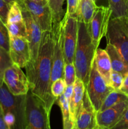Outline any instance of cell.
Instances as JSON below:
<instances>
[{
    "label": "cell",
    "mask_w": 128,
    "mask_h": 129,
    "mask_svg": "<svg viewBox=\"0 0 128 129\" xmlns=\"http://www.w3.org/2000/svg\"><path fill=\"white\" fill-rule=\"evenodd\" d=\"M53 52L52 31H43L36 62L32 67L25 68L30 90L43 101L46 109L50 112L56 100L51 92Z\"/></svg>",
    "instance_id": "6da1fadb"
},
{
    "label": "cell",
    "mask_w": 128,
    "mask_h": 129,
    "mask_svg": "<svg viewBox=\"0 0 128 129\" xmlns=\"http://www.w3.org/2000/svg\"><path fill=\"white\" fill-rule=\"evenodd\" d=\"M96 48L92 42L89 25L78 21V37L74 64L77 78L81 79L86 87L95 56Z\"/></svg>",
    "instance_id": "7a4b0ae2"
},
{
    "label": "cell",
    "mask_w": 128,
    "mask_h": 129,
    "mask_svg": "<svg viewBox=\"0 0 128 129\" xmlns=\"http://www.w3.org/2000/svg\"><path fill=\"white\" fill-rule=\"evenodd\" d=\"M26 94L14 95L5 84L0 86V105L3 115H8L15 118L14 129H26Z\"/></svg>",
    "instance_id": "3957f363"
},
{
    "label": "cell",
    "mask_w": 128,
    "mask_h": 129,
    "mask_svg": "<svg viewBox=\"0 0 128 129\" xmlns=\"http://www.w3.org/2000/svg\"><path fill=\"white\" fill-rule=\"evenodd\" d=\"M26 129H51L50 112L41 99L29 90L26 94Z\"/></svg>",
    "instance_id": "277c9868"
},
{
    "label": "cell",
    "mask_w": 128,
    "mask_h": 129,
    "mask_svg": "<svg viewBox=\"0 0 128 129\" xmlns=\"http://www.w3.org/2000/svg\"><path fill=\"white\" fill-rule=\"evenodd\" d=\"M105 37L107 42L117 49L128 65V16L110 18Z\"/></svg>",
    "instance_id": "5b68a950"
},
{
    "label": "cell",
    "mask_w": 128,
    "mask_h": 129,
    "mask_svg": "<svg viewBox=\"0 0 128 129\" xmlns=\"http://www.w3.org/2000/svg\"><path fill=\"white\" fill-rule=\"evenodd\" d=\"M65 16L59 22L53 23V52L51 75V84L56 79L63 78L64 61V30Z\"/></svg>",
    "instance_id": "8992f818"
},
{
    "label": "cell",
    "mask_w": 128,
    "mask_h": 129,
    "mask_svg": "<svg viewBox=\"0 0 128 129\" xmlns=\"http://www.w3.org/2000/svg\"><path fill=\"white\" fill-rule=\"evenodd\" d=\"M90 102L96 112H99L107 96L114 89L107 84L98 72L94 59L89 82L85 87Z\"/></svg>",
    "instance_id": "52a82bcc"
},
{
    "label": "cell",
    "mask_w": 128,
    "mask_h": 129,
    "mask_svg": "<svg viewBox=\"0 0 128 129\" xmlns=\"http://www.w3.org/2000/svg\"><path fill=\"white\" fill-rule=\"evenodd\" d=\"M18 4L22 11L23 18L26 25V38L28 42L30 50V60L26 67H32L37 60L43 31L26 10L23 0H20Z\"/></svg>",
    "instance_id": "ba28073f"
},
{
    "label": "cell",
    "mask_w": 128,
    "mask_h": 129,
    "mask_svg": "<svg viewBox=\"0 0 128 129\" xmlns=\"http://www.w3.org/2000/svg\"><path fill=\"white\" fill-rule=\"evenodd\" d=\"M111 17V10L109 6H97L94 11L89 25V31L92 42L96 49L101 39L106 35L109 20Z\"/></svg>",
    "instance_id": "9c48e42d"
},
{
    "label": "cell",
    "mask_w": 128,
    "mask_h": 129,
    "mask_svg": "<svg viewBox=\"0 0 128 129\" xmlns=\"http://www.w3.org/2000/svg\"><path fill=\"white\" fill-rule=\"evenodd\" d=\"M3 83L14 95H25L30 89V83L21 68L13 64L5 71Z\"/></svg>",
    "instance_id": "30bf717a"
},
{
    "label": "cell",
    "mask_w": 128,
    "mask_h": 129,
    "mask_svg": "<svg viewBox=\"0 0 128 129\" xmlns=\"http://www.w3.org/2000/svg\"><path fill=\"white\" fill-rule=\"evenodd\" d=\"M64 30V61L65 64L74 63L78 37V20L76 16L65 13Z\"/></svg>",
    "instance_id": "8fae6325"
},
{
    "label": "cell",
    "mask_w": 128,
    "mask_h": 129,
    "mask_svg": "<svg viewBox=\"0 0 128 129\" xmlns=\"http://www.w3.org/2000/svg\"><path fill=\"white\" fill-rule=\"evenodd\" d=\"M26 10L41 31H51L53 23L52 13L48 5H40L31 0H23Z\"/></svg>",
    "instance_id": "7c38bea8"
},
{
    "label": "cell",
    "mask_w": 128,
    "mask_h": 129,
    "mask_svg": "<svg viewBox=\"0 0 128 129\" xmlns=\"http://www.w3.org/2000/svg\"><path fill=\"white\" fill-rule=\"evenodd\" d=\"M10 58L13 63L20 68H25L30 60V50L26 38L10 35Z\"/></svg>",
    "instance_id": "4fadbf2b"
},
{
    "label": "cell",
    "mask_w": 128,
    "mask_h": 129,
    "mask_svg": "<svg viewBox=\"0 0 128 129\" xmlns=\"http://www.w3.org/2000/svg\"><path fill=\"white\" fill-rule=\"evenodd\" d=\"M128 107V100L117 103L103 111L97 112V123L99 129H110L114 126Z\"/></svg>",
    "instance_id": "5bb4252c"
},
{
    "label": "cell",
    "mask_w": 128,
    "mask_h": 129,
    "mask_svg": "<svg viewBox=\"0 0 128 129\" xmlns=\"http://www.w3.org/2000/svg\"><path fill=\"white\" fill-rule=\"evenodd\" d=\"M96 115V111L90 102L85 89L82 106L75 120L74 127L77 129H99L97 123Z\"/></svg>",
    "instance_id": "9a60e30c"
},
{
    "label": "cell",
    "mask_w": 128,
    "mask_h": 129,
    "mask_svg": "<svg viewBox=\"0 0 128 129\" xmlns=\"http://www.w3.org/2000/svg\"><path fill=\"white\" fill-rule=\"evenodd\" d=\"M85 86L82 81L79 78H76L74 83L73 93L70 103H69L70 107V113L73 120L75 123V120L78 115L80 113L83 103L84 92Z\"/></svg>",
    "instance_id": "2e32d148"
},
{
    "label": "cell",
    "mask_w": 128,
    "mask_h": 129,
    "mask_svg": "<svg viewBox=\"0 0 128 129\" xmlns=\"http://www.w3.org/2000/svg\"><path fill=\"white\" fill-rule=\"evenodd\" d=\"M94 60L98 72L109 86L112 67L110 58L106 50L97 48L95 51Z\"/></svg>",
    "instance_id": "e0dca14e"
},
{
    "label": "cell",
    "mask_w": 128,
    "mask_h": 129,
    "mask_svg": "<svg viewBox=\"0 0 128 129\" xmlns=\"http://www.w3.org/2000/svg\"><path fill=\"white\" fill-rule=\"evenodd\" d=\"M105 50L110 58L112 70L125 75V73L128 72V65L117 49L114 45L107 43Z\"/></svg>",
    "instance_id": "ac0fdd59"
},
{
    "label": "cell",
    "mask_w": 128,
    "mask_h": 129,
    "mask_svg": "<svg viewBox=\"0 0 128 129\" xmlns=\"http://www.w3.org/2000/svg\"><path fill=\"white\" fill-rule=\"evenodd\" d=\"M97 7V6L93 0H80L75 15L78 21L89 25Z\"/></svg>",
    "instance_id": "d6986e66"
},
{
    "label": "cell",
    "mask_w": 128,
    "mask_h": 129,
    "mask_svg": "<svg viewBox=\"0 0 128 129\" xmlns=\"http://www.w3.org/2000/svg\"><path fill=\"white\" fill-rule=\"evenodd\" d=\"M61 112L63 120V129H72L75 126V122L73 120L70 113V107L63 94L58 97L56 100Z\"/></svg>",
    "instance_id": "ffe728a7"
},
{
    "label": "cell",
    "mask_w": 128,
    "mask_h": 129,
    "mask_svg": "<svg viewBox=\"0 0 128 129\" xmlns=\"http://www.w3.org/2000/svg\"><path fill=\"white\" fill-rule=\"evenodd\" d=\"M109 7L111 10V17L127 16L128 5L127 0H109Z\"/></svg>",
    "instance_id": "44dd1931"
},
{
    "label": "cell",
    "mask_w": 128,
    "mask_h": 129,
    "mask_svg": "<svg viewBox=\"0 0 128 129\" xmlns=\"http://www.w3.org/2000/svg\"><path fill=\"white\" fill-rule=\"evenodd\" d=\"M126 100H128L127 96L124 94L120 91L113 90L107 96L99 112L104 110L109 107L115 105L119 102Z\"/></svg>",
    "instance_id": "7402d4cb"
},
{
    "label": "cell",
    "mask_w": 128,
    "mask_h": 129,
    "mask_svg": "<svg viewBox=\"0 0 128 129\" xmlns=\"http://www.w3.org/2000/svg\"><path fill=\"white\" fill-rule=\"evenodd\" d=\"M65 0H47L48 5L51 10L53 23L59 22L64 17L63 6Z\"/></svg>",
    "instance_id": "603a6c76"
},
{
    "label": "cell",
    "mask_w": 128,
    "mask_h": 129,
    "mask_svg": "<svg viewBox=\"0 0 128 129\" xmlns=\"http://www.w3.org/2000/svg\"><path fill=\"white\" fill-rule=\"evenodd\" d=\"M13 64L9 52L0 47V86L4 84L3 78L5 71Z\"/></svg>",
    "instance_id": "cb8c5ba5"
},
{
    "label": "cell",
    "mask_w": 128,
    "mask_h": 129,
    "mask_svg": "<svg viewBox=\"0 0 128 129\" xmlns=\"http://www.w3.org/2000/svg\"><path fill=\"white\" fill-rule=\"evenodd\" d=\"M6 25L10 36L23 38L26 37V25L23 20L18 22L6 24Z\"/></svg>",
    "instance_id": "d4e9b609"
},
{
    "label": "cell",
    "mask_w": 128,
    "mask_h": 129,
    "mask_svg": "<svg viewBox=\"0 0 128 129\" xmlns=\"http://www.w3.org/2000/svg\"><path fill=\"white\" fill-rule=\"evenodd\" d=\"M23 20L21 8L18 3L15 2L10 7L7 16V21L6 24L18 22Z\"/></svg>",
    "instance_id": "484cf974"
},
{
    "label": "cell",
    "mask_w": 128,
    "mask_h": 129,
    "mask_svg": "<svg viewBox=\"0 0 128 129\" xmlns=\"http://www.w3.org/2000/svg\"><path fill=\"white\" fill-rule=\"evenodd\" d=\"M0 47L6 52L10 50V34L6 23L0 19Z\"/></svg>",
    "instance_id": "4316f807"
},
{
    "label": "cell",
    "mask_w": 128,
    "mask_h": 129,
    "mask_svg": "<svg viewBox=\"0 0 128 129\" xmlns=\"http://www.w3.org/2000/svg\"><path fill=\"white\" fill-rule=\"evenodd\" d=\"M76 78V71L74 63L65 64L63 69V79L67 86L74 84Z\"/></svg>",
    "instance_id": "83f0119b"
},
{
    "label": "cell",
    "mask_w": 128,
    "mask_h": 129,
    "mask_svg": "<svg viewBox=\"0 0 128 129\" xmlns=\"http://www.w3.org/2000/svg\"><path fill=\"white\" fill-rule=\"evenodd\" d=\"M66 88L67 84L63 78L56 79L51 84V94L53 96L57 98L58 97L63 94Z\"/></svg>",
    "instance_id": "f1b7e54d"
},
{
    "label": "cell",
    "mask_w": 128,
    "mask_h": 129,
    "mask_svg": "<svg viewBox=\"0 0 128 129\" xmlns=\"http://www.w3.org/2000/svg\"><path fill=\"white\" fill-rule=\"evenodd\" d=\"M124 75L119 72L115 71H111L110 78V83L109 86L112 88L114 90L119 91L122 84Z\"/></svg>",
    "instance_id": "f546056e"
},
{
    "label": "cell",
    "mask_w": 128,
    "mask_h": 129,
    "mask_svg": "<svg viewBox=\"0 0 128 129\" xmlns=\"http://www.w3.org/2000/svg\"><path fill=\"white\" fill-rule=\"evenodd\" d=\"M110 129H128V107L121 118Z\"/></svg>",
    "instance_id": "4dcf8cb0"
},
{
    "label": "cell",
    "mask_w": 128,
    "mask_h": 129,
    "mask_svg": "<svg viewBox=\"0 0 128 129\" xmlns=\"http://www.w3.org/2000/svg\"><path fill=\"white\" fill-rule=\"evenodd\" d=\"M10 7L11 6L6 1L4 0H0V19L5 23H6L8 14Z\"/></svg>",
    "instance_id": "1f68e13d"
},
{
    "label": "cell",
    "mask_w": 128,
    "mask_h": 129,
    "mask_svg": "<svg viewBox=\"0 0 128 129\" xmlns=\"http://www.w3.org/2000/svg\"><path fill=\"white\" fill-rule=\"evenodd\" d=\"M67 9L66 13L70 16H75L80 0H67Z\"/></svg>",
    "instance_id": "d6a6232c"
},
{
    "label": "cell",
    "mask_w": 128,
    "mask_h": 129,
    "mask_svg": "<svg viewBox=\"0 0 128 129\" xmlns=\"http://www.w3.org/2000/svg\"><path fill=\"white\" fill-rule=\"evenodd\" d=\"M119 91L128 96V72L125 73V75L124 76L122 84Z\"/></svg>",
    "instance_id": "836d02e7"
},
{
    "label": "cell",
    "mask_w": 128,
    "mask_h": 129,
    "mask_svg": "<svg viewBox=\"0 0 128 129\" xmlns=\"http://www.w3.org/2000/svg\"><path fill=\"white\" fill-rule=\"evenodd\" d=\"M73 88H74V84L70 86H67L66 89H65V91L63 93L64 96H65V99L67 101L68 103H70V100H71L73 93Z\"/></svg>",
    "instance_id": "e575fe53"
},
{
    "label": "cell",
    "mask_w": 128,
    "mask_h": 129,
    "mask_svg": "<svg viewBox=\"0 0 128 129\" xmlns=\"http://www.w3.org/2000/svg\"><path fill=\"white\" fill-rule=\"evenodd\" d=\"M0 129H11L4 120L3 116L2 114H0Z\"/></svg>",
    "instance_id": "d590c367"
},
{
    "label": "cell",
    "mask_w": 128,
    "mask_h": 129,
    "mask_svg": "<svg viewBox=\"0 0 128 129\" xmlns=\"http://www.w3.org/2000/svg\"><path fill=\"white\" fill-rule=\"evenodd\" d=\"M31 1L40 4V5H47L48 4L47 0H31Z\"/></svg>",
    "instance_id": "8d00e7d4"
},
{
    "label": "cell",
    "mask_w": 128,
    "mask_h": 129,
    "mask_svg": "<svg viewBox=\"0 0 128 129\" xmlns=\"http://www.w3.org/2000/svg\"><path fill=\"white\" fill-rule=\"evenodd\" d=\"M4 1H5L7 3H8L10 6H11L14 3L16 2V0H4Z\"/></svg>",
    "instance_id": "74e56055"
},
{
    "label": "cell",
    "mask_w": 128,
    "mask_h": 129,
    "mask_svg": "<svg viewBox=\"0 0 128 129\" xmlns=\"http://www.w3.org/2000/svg\"><path fill=\"white\" fill-rule=\"evenodd\" d=\"M0 114H2V115H3V113H2V108H1V105H0Z\"/></svg>",
    "instance_id": "f35d334b"
},
{
    "label": "cell",
    "mask_w": 128,
    "mask_h": 129,
    "mask_svg": "<svg viewBox=\"0 0 128 129\" xmlns=\"http://www.w3.org/2000/svg\"><path fill=\"white\" fill-rule=\"evenodd\" d=\"M93 1H94V2H95V3H96V2H97V0H93Z\"/></svg>",
    "instance_id": "ab89813d"
},
{
    "label": "cell",
    "mask_w": 128,
    "mask_h": 129,
    "mask_svg": "<svg viewBox=\"0 0 128 129\" xmlns=\"http://www.w3.org/2000/svg\"><path fill=\"white\" fill-rule=\"evenodd\" d=\"M72 129H77V128H76V127H74V128H73Z\"/></svg>",
    "instance_id": "60d3db41"
},
{
    "label": "cell",
    "mask_w": 128,
    "mask_h": 129,
    "mask_svg": "<svg viewBox=\"0 0 128 129\" xmlns=\"http://www.w3.org/2000/svg\"><path fill=\"white\" fill-rule=\"evenodd\" d=\"M127 5H128V1H127ZM127 16H128V13H127Z\"/></svg>",
    "instance_id": "b9f144b4"
},
{
    "label": "cell",
    "mask_w": 128,
    "mask_h": 129,
    "mask_svg": "<svg viewBox=\"0 0 128 129\" xmlns=\"http://www.w3.org/2000/svg\"><path fill=\"white\" fill-rule=\"evenodd\" d=\"M128 1V0H127V1Z\"/></svg>",
    "instance_id": "7bdbcfd3"
}]
</instances>
